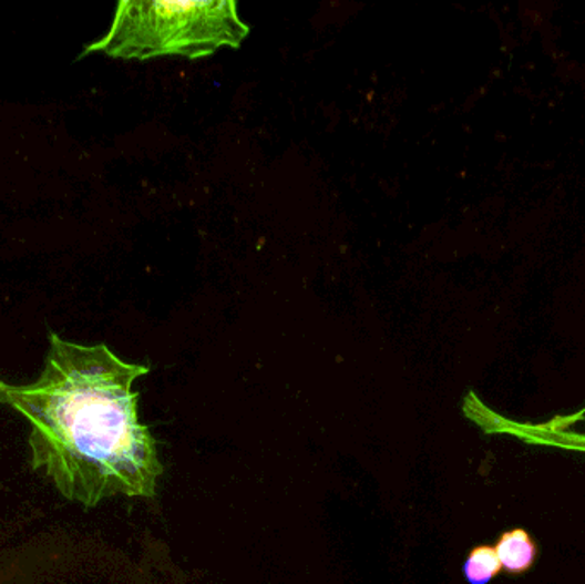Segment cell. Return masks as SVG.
Returning a JSON list of instances; mask_svg holds the SVG:
<instances>
[{
	"instance_id": "obj_3",
	"label": "cell",
	"mask_w": 585,
	"mask_h": 584,
	"mask_svg": "<svg viewBox=\"0 0 585 584\" xmlns=\"http://www.w3.org/2000/svg\"><path fill=\"white\" fill-rule=\"evenodd\" d=\"M464 411L471 420L483 427L488 433H506L525 444L546 445V448L563 449V451L585 454V433L572 432L562 426L558 419L548 423H519L505 419L495 411L488 410L476 395L471 392L465 398Z\"/></svg>"
},
{
	"instance_id": "obj_2",
	"label": "cell",
	"mask_w": 585,
	"mask_h": 584,
	"mask_svg": "<svg viewBox=\"0 0 585 584\" xmlns=\"http://www.w3.org/2000/svg\"><path fill=\"white\" fill-rule=\"evenodd\" d=\"M250 28L235 0H122L105 37L84 49L113 59L150 61L156 57L204 59L223 47L238 49Z\"/></svg>"
},
{
	"instance_id": "obj_1",
	"label": "cell",
	"mask_w": 585,
	"mask_h": 584,
	"mask_svg": "<svg viewBox=\"0 0 585 584\" xmlns=\"http://www.w3.org/2000/svg\"><path fill=\"white\" fill-rule=\"evenodd\" d=\"M147 372L106 345L71 344L50 332L37 382L0 381V401L31 423V464L68 501L94 508L113 495H156L163 464L137 417L140 392L132 391Z\"/></svg>"
},
{
	"instance_id": "obj_5",
	"label": "cell",
	"mask_w": 585,
	"mask_h": 584,
	"mask_svg": "<svg viewBox=\"0 0 585 584\" xmlns=\"http://www.w3.org/2000/svg\"><path fill=\"white\" fill-rule=\"evenodd\" d=\"M500 571L503 570L495 546H476L464 564L465 580L471 584H488Z\"/></svg>"
},
{
	"instance_id": "obj_4",
	"label": "cell",
	"mask_w": 585,
	"mask_h": 584,
	"mask_svg": "<svg viewBox=\"0 0 585 584\" xmlns=\"http://www.w3.org/2000/svg\"><path fill=\"white\" fill-rule=\"evenodd\" d=\"M502 570L509 574H524L536 561V543L522 527L505 532L495 545Z\"/></svg>"
}]
</instances>
